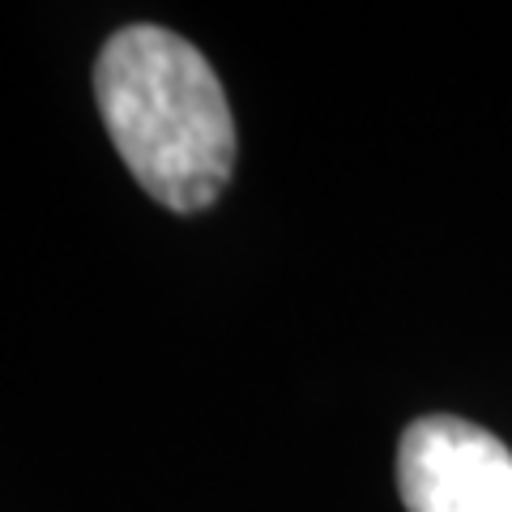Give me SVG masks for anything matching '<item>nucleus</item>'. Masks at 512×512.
<instances>
[{
	"label": "nucleus",
	"instance_id": "1",
	"mask_svg": "<svg viewBox=\"0 0 512 512\" xmlns=\"http://www.w3.org/2000/svg\"><path fill=\"white\" fill-rule=\"evenodd\" d=\"M94 103L133 180L158 205L197 214L235 167V120L214 64L163 26L116 30L94 64Z\"/></svg>",
	"mask_w": 512,
	"mask_h": 512
},
{
	"label": "nucleus",
	"instance_id": "2",
	"mask_svg": "<svg viewBox=\"0 0 512 512\" xmlns=\"http://www.w3.org/2000/svg\"><path fill=\"white\" fill-rule=\"evenodd\" d=\"M406 512H512V453L487 427L431 414L397 444Z\"/></svg>",
	"mask_w": 512,
	"mask_h": 512
}]
</instances>
